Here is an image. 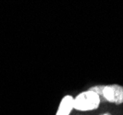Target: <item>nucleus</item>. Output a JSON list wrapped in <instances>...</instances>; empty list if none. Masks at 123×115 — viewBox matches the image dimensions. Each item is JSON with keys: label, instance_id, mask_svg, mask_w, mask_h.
I'll list each match as a JSON object with an SVG mask.
<instances>
[{"label": "nucleus", "instance_id": "obj_4", "mask_svg": "<svg viewBox=\"0 0 123 115\" xmlns=\"http://www.w3.org/2000/svg\"><path fill=\"white\" fill-rule=\"evenodd\" d=\"M102 115H110L109 113H104V114H102Z\"/></svg>", "mask_w": 123, "mask_h": 115}, {"label": "nucleus", "instance_id": "obj_2", "mask_svg": "<svg viewBox=\"0 0 123 115\" xmlns=\"http://www.w3.org/2000/svg\"><path fill=\"white\" fill-rule=\"evenodd\" d=\"M100 103L101 99L96 93L86 90L73 99V108L80 111H90L97 109Z\"/></svg>", "mask_w": 123, "mask_h": 115}, {"label": "nucleus", "instance_id": "obj_1", "mask_svg": "<svg viewBox=\"0 0 123 115\" xmlns=\"http://www.w3.org/2000/svg\"><path fill=\"white\" fill-rule=\"evenodd\" d=\"M88 90L96 93L101 101L105 100L116 105H120L123 103V87L120 85L112 84L105 86H94Z\"/></svg>", "mask_w": 123, "mask_h": 115}, {"label": "nucleus", "instance_id": "obj_3", "mask_svg": "<svg viewBox=\"0 0 123 115\" xmlns=\"http://www.w3.org/2000/svg\"><path fill=\"white\" fill-rule=\"evenodd\" d=\"M73 99L74 98L70 95H67L62 98L55 115H69V113L74 109Z\"/></svg>", "mask_w": 123, "mask_h": 115}]
</instances>
